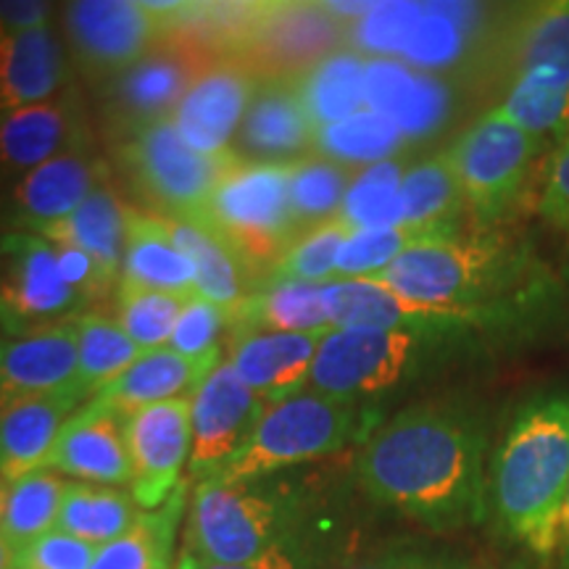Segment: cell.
I'll use <instances>...</instances> for the list:
<instances>
[{
	"label": "cell",
	"instance_id": "obj_52",
	"mask_svg": "<svg viewBox=\"0 0 569 569\" xmlns=\"http://www.w3.org/2000/svg\"><path fill=\"white\" fill-rule=\"evenodd\" d=\"M0 569H17V549L0 536Z\"/></svg>",
	"mask_w": 569,
	"mask_h": 569
},
{
	"label": "cell",
	"instance_id": "obj_36",
	"mask_svg": "<svg viewBox=\"0 0 569 569\" xmlns=\"http://www.w3.org/2000/svg\"><path fill=\"white\" fill-rule=\"evenodd\" d=\"M77 356H80V375L77 386L88 398L117 380L124 369L140 359L142 348L122 330V325L101 311H84L74 317Z\"/></svg>",
	"mask_w": 569,
	"mask_h": 569
},
{
	"label": "cell",
	"instance_id": "obj_19",
	"mask_svg": "<svg viewBox=\"0 0 569 569\" xmlns=\"http://www.w3.org/2000/svg\"><path fill=\"white\" fill-rule=\"evenodd\" d=\"M127 417L90 398L67 419L46 469L80 482L132 486V459L124 432Z\"/></svg>",
	"mask_w": 569,
	"mask_h": 569
},
{
	"label": "cell",
	"instance_id": "obj_20",
	"mask_svg": "<svg viewBox=\"0 0 569 569\" xmlns=\"http://www.w3.org/2000/svg\"><path fill=\"white\" fill-rule=\"evenodd\" d=\"M317 124L298 96L293 80H264L234 134L232 151L246 163H290L315 153Z\"/></svg>",
	"mask_w": 569,
	"mask_h": 569
},
{
	"label": "cell",
	"instance_id": "obj_38",
	"mask_svg": "<svg viewBox=\"0 0 569 569\" xmlns=\"http://www.w3.org/2000/svg\"><path fill=\"white\" fill-rule=\"evenodd\" d=\"M356 169L311 153L290 167V209L298 232L338 222Z\"/></svg>",
	"mask_w": 569,
	"mask_h": 569
},
{
	"label": "cell",
	"instance_id": "obj_44",
	"mask_svg": "<svg viewBox=\"0 0 569 569\" xmlns=\"http://www.w3.org/2000/svg\"><path fill=\"white\" fill-rule=\"evenodd\" d=\"M230 330L232 311L196 293L184 301L167 348L188 359H209L222 353V338Z\"/></svg>",
	"mask_w": 569,
	"mask_h": 569
},
{
	"label": "cell",
	"instance_id": "obj_13",
	"mask_svg": "<svg viewBox=\"0 0 569 569\" xmlns=\"http://www.w3.org/2000/svg\"><path fill=\"white\" fill-rule=\"evenodd\" d=\"M90 301L61 277L51 240L34 232L0 234V332L32 336L84 315Z\"/></svg>",
	"mask_w": 569,
	"mask_h": 569
},
{
	"label": "cell",
	"instance_id": "obj_27",
	"mask_svg": "<svg viewBox=\"0 0 569 569\" xmlns=\"http://www.w3.org/2000/svg\"><path fill=\"white\" fill-rule=\"evenodd\" d=\"M327 284L330 282L269 280L232 311V330L290 332V336L330 332Z\"/></svg>",
	"mask_w": 569,
	"mask_h": 569
},
{
	"label": "cell",
	"instance_id": "obj_7",
	"mask_svg": "<svg viewBox=\"0 0 569 569\" xmlns=\"http://www.w3.org/2000/svg\"><path fill=\"white\" fill-rule=\"evenodd\" d=\"M369 407L340 401L315 390L269 403L253 432L213 480L240 482L272 478L282 469L317 461L343 451L359 432L372 436Z\"/></svg>",
	"mask_w": 569,
	"mask_h": 569
},
{
	"label": "cell",
	"instance_id": "obj_17",
	"mask_svg": "<svg viewBox=\"0 0 569 569\" xmlns=\"http://www.w3.org/2000/svg\"><path fill=\"white\" fill-rule=\"evenodd\" d=\"M90 142L88 117L71 88L46 103L0 111V196L42 163Z\"/></svg>",
	"mask_w": 569,
	"mask_h": 569
},
{
	"label": "cell",
	"instance_id": "obj_49",
	"mask_svg": "<svg viewBox=\"0 0 569 569\" xmlns=\"http://www.w3.org/2000/svg\"><path fill=\"white\" fill-rule=\"evenodd\" d=\"M198 569H319V553L315 549V538L309 530H298L293 536L282 538L259 559L248 565H211V561L196 559Z\"/></svg>",
	"mask_w": 569,
	"mask_h": 569
},
{
	"label": "cell",
	"instance_id": "obj_2",
	"mask_svg": "<svg viewBox=\"0 0 569 569\" xmlns=\"http://www.w3.org/2000/svg\"><path fill=\"white\" fill-rule=\"evenodd\" d=\"M567 486L569 388L538 390L515 409L490 453L488 517L543 569L557 565Z\"/></svg>",
	"mask_w": 569,
	"mask_h": 569
},
{
	"label": "cell",
	"instance_id": "obj_1",
	"mask_svg": "<svg viewBox=\"0 0 569 569\" xmlns=\"http://www.w3.org/2000/svg\"><path fill=\"white\" fill-rule=\"evenodd\" d=\"M493 422L475 398H430L375 427L356 453L353 475L377 507L425 530L459 532L488 519Z\"/></svg>",
	"mask_w": 569,
	"mask_h": 569
},
{
	"label": "cell",
	"instance_id": "obj_43",
	"mask_svg": "<svg viewBox=\"0 0 569 569\" xmlns=\"http://www.w3.org/2000/svg\"><path fill=\"white\" fill-rule=\"evenodd\" d=\"M351 232L353 230H348L343 222H330L298 234L293 246L282 253L280 261H277L269 280L336 282L340 248H343Z\"/></svg>",
	"mask_w": 569,
	"mask_h": 569
},
{
	"label": "cell",
	"instance_id": "obj_15",
	"mask_svg": "<svg viewBox=\"0 0 569 569\" xmlns=\"http://www.w3.org/2000/svg\"><path fill=\"white\" fill-rule=\"evenodd\" d=\"M106 182H111L109 163L96 153L92 142L80 146L11 184L0 196V224L11 227V232L42 234L80 209L92 190Z\"/></svg>",
	"mask_w": 569,
	"mask_h": 569
},
{
	"label": "cell",
	"instance_id": "obj_26",
	"mask_svg": "<svg viewBox=\"0 0 569 569\" xmlns=\"http://www.w3.org/2000/svg\"><path fill=\"white\" fill-rule=\"evenodd\" d=\"M119 282L156 293L196 296L193 261L174 243L159 213L134 206L127 211V246Z\"/></svg>",
	"mask_w": 569,
	"mask_h": 569
},
{
	"label": "cell",
	"instance_id": "obj_5",
	"mask_svg": "<svg viewBox=\"0 0 569 569\" xmlns=\"http://www.w3.org/2000/svg\"><path fill=\"white\" fill-rule=\"evenodd\" d=\"M303 528V496L288 482L203 480L190 498L184 549L211 565H248Z\"/></svg>",
	"mask_w": 569,
	"mask_h": 569
},
{
	"label": "cell",
	"instance_id": "obj_29",
	"mask_svg": "<svg viewBox=\"0 0 569 569\" xmlns=\"http://www.w3.org/2000/svg\"><path fill=\"white\" fill-rule=\"evenodd\" d=\"M501 53L515 77L536 69L569 77V0L525 6L507 27Z\"/></svg>",
	"mask_w": 569,
	"mask_h": 569
},
{
	"label": "cell",
	"instance_id": "obj_35",
	"mask_svg": "<svg viewBox=\"0 0 569 569\" xmlns=\"http://www.w3.org/2000/svg\"><path fill=\"white\" fill-rule=\"evenodd\" d=\"M496 109L536 138L543 142L549 138L557 146L569 138V77L543 69L522 71Z\"/></svg>",
	"mask_w": 569,
	"mask_h": 569
},
{
	"label": "cell",
	"instance_id": "obj_37",
	"mask_svg": "<svg viewBox=\"0 0 569 569\" xmlns=\"http://www.w3.org/2000/svg\"><path fill=\"white\" fill-rule=\"evenodd\" d=\"M67 482L53 469H38L24 478L9 482L6 509L0 517V536L13 549H21L30 540L56 530L61 515Z\"/></svg>",
	"mask_w": 569,
	"mask_h": 569
},
{
	"label": "cell",
	"instance_id": "obj_50",
	"mask_svg": "<svg viewBox=\"0 0 569 569\" xmlns=\"http://www.w3.org/2000/svg\"><path fill=\"white\" fill-rule=\"evenodd\" d=\"M53 13L56 6L42 0H0V38L51 27Z\"/></svg>",
	"mask_w": 569,
	"mask_h": 569
},
{
	"label": "cell",
	"instance_id": "obj_22",
	"mask_svg": "<svg viewBox=\"0 0 569 569\" xmlns=\"http://www.w3.org/2000/svg\"><path fill=\"white\" fill-rule=\"evenodd\" d=\"M322 336L230 330L227 361L264 403H277L309 386Z\"/></svg>",
	"mask_w": 569,
	"mask_h": 569
},
{
	"label": "cell",
	"instance_id": "obj_31",
	"mask_svg": "<svg viewBox=\"0 0 569 569\" xmlns=\"http://www.w3.org/2000/svg\"><path fill=\"white\" fill-rule=\"evenodd\" d=\"M138 509L132 490L69 480L56 528L101 549L138 522Z\"/></svg>",
	"mask_w": 569,
	"mask_h": 569
},
{
	"label": "cell",
	"instance_id": "obj_53",
	"mask_svg": "<svg viewBox=\"0 0 569 569\" xmlns=\"http://www.w3.org/2000/svg\"><path fill=\"white\" fill-rule=\"evenodd\" d=\"M174 569H198L193 553H190L188 549H182V553H180V557H177V561H174Z\"/></svg>",
	"mask_w": 569,
	"mask_h": 569
},
{
	"label": "cell",
	"instance_id": "obj_8",
	"mask_svg": "<svg viewBox=\"0 0 569 569\" xmlns=\"http://www.w3.org/2000/svg\"><path fill=\"white\" fill-rule=\"evenodd\" d=\"M348 27L327 3H248L227 40L224 61L243 63L259 80H296L343 51Z\"/></svg>",
	"mask_w": 569,
	"mask_h": 569
},
{
	"label": "cell",
	"instance_id": "obj_48",
	"mask_svg": "<svg viewBox=\"0 0 569 569\" xmlns=\"http://www.w3.org/2000/svg\"><path fill=\"white\" fill-rule=\"evenodd\" d=\"M53 248L61 277L77 290V293L88 298L90 303L98 301V298H106L111 290H117L119 282L111 280V277L103 272V267L98 264L90 253H84L82 248L67 243H53Z\"/></svg>",
	"mask_w": 569,
	"mask_h": 569
},
{
	"label": "cell",
	"instance_id": "obj_10",
	"mask_svg": "<svg viewBox=\"0 0 569 569\" xmlns=\"http://www.w3.org/2000/svg\"><path fill=\"white\" fill-rule=\"evenodd\" d=\"M117 156L153 213L180 219H193L222 177L240 163L234 151L222 156L193 151L172 119L122 140Z\"/></svg>",
	"mask_w": 569,
	"mask_h": 569
},
{
	"label": "cell",
	"instance_id": "obj_51",
	"mask_svg": "<svg viewBox=\"0 0 569 569\" xmlns=\"http://www.w3.org/2000/svg\"><path fill=\"white\" fill-rule=\"evenodd\" d=\"M553 569H569V486L565 496V509H561V532H559V553Z\"/></svg>",
	"mask_w": 569,
	"mask_h": 569
},
{
	"label": "cell",
	"instance_id": "obj_39",
	"mask_svg": "<svg viewBox=\"0 0 569 569\" xmlns=\"http://www.w3.org/2000/svg\"><path fill=\"white\" fill-rule=\"evenodd\" d=\"M407 169L409 161L396 159V156L369 163L365 169H356L338 222H343L348 230L403 224L401 182Z\"/></svg>",
	"mask_w": 569,
	"mask_h": 569
},
{
	"label": "cell",
	"instance_id": "obj_6",
	"mask_svg": "<svg viewBox=\"0 0 569 569\" xmlns=\"http://www.w3.org/2000/svg\"><path fill=\"white\" fill-rule=\"evenodd\" d=\"M290 167L240 161L193 217L238 256L253 290L272 277L277 261L301 234L290 209Z\"/></svg>",
	"mask_w": 569,
	"mask_h": 569
},
{
	"label": "cell",
	"instance_id": "obj_32",
	"mask_svg": "<svg viewBox=\"0 0 569 569\" xmlns=\"http://www.w3.org/2000/svg\"><path fill=\"white\" fill-rule=\"evenodd\" d=\"M293 82L317 130L343 122L367 106V63L353 51L327 56Z\"/></svg>",
	"mask_w": 569,
	"mask_h": 569
},
{
	"label": "cell",
	"instance_id": "obj_33",
	"mask_svg": "<svg viewBox=\"0 0 569 569\" xmlns=\"http://www.w3.org/2000/svg\"><path fill=\"white\" fill-rule=\"evenodd\" d=\"M184 482L167 503L138 517L122 538L98 549L90 569H172L177 528L182 522Z\"/></svg>",
	"mask_w": 569,
	"mask_h": 569
},
{
	"label": "cell",
	"instance_id": "obj_11",
	"mask_svg": "<svg viewBox=\"0 0 569 569\" xmlns=\"http://www.w3.org/2000/svg\"><path fill=\"white\" fill-rule=\"evenodd\" d=\"M167 34V3L77 0L63 6V40L71 63L101 84L130 71Z\"/></svg>",
	"mask_w": 569,
	"mask_h": 569
},
{
	"label": "cell",
	"instance_id": "obj_14",
	"mask_svg": "<svg viewBox=\"0 0 569 569\" xmlns=\"http://www.w3.org/2000/svg\"><path fill=\"white\" fill-rule=\"evenodd\" d=\"M190 448L188 472L198 482L213 480L243 448L269 403L261 401L240 380L227 359L219 361L190 396Z\"/></svg>",
	"mask_w": 569,
	"mask_h": 569
},
{
	"label": "cell",
	"instance_id": "obj_23",
	"mask_svg": "<svg viewBox=\"0 0 569 569\" xmlns=\"http://www.w3.org/2000/svg\"><path fill=\"white\" fill-rule=\"evenodd\" d=\"M67 40L56 27L0 38V111L46 103L71 88Z\"/></svg>",
	"mask_w": 569,
	"mask_h": 569
},
{
	"label": "cell",
	"instance_id": "obj_18",
	"mask_svg": "<svg viewBox=\"0 0 569 569\" xmlns=\"http://www.w3.org/2000/svg\"><path fill=\"white\" fill-rule=\"evenodd\" d=\"M264 80L238 61H217L184 92L172 124L190 148L206 156L232 151L243 117Z\"/></svg>",
	"mask_w": 569,
	"mask_h": 569
},
{
	"label": "cell",
	"instance_id": "obj_40",
	"mask_svg": "<svg viewBox=\"0 0 569 569\" xmlns=\"http://www.w3.org/2000/svg\"><path fill=\"white\" fill-rule=\"evenodd\" d=\"M459 227H415L393 224L375 230H353L340 248L336 280H369L393 267L403 253L432 238L457 232Z\"/></svg>",
	"mask_w": 569,
	"mask_h": 569
},
{
	"label": "cell",
	"instance_id": "obj_34",
	"mask_svg": "<svg viewBox=\"0 0 569 569\" xmlns=\"http://www.w3.org/2000/svg\"><path fill=\"white\" fill-rule=\"evenodd\" d=\"M401 209L403 224L461 227L467 203L448 151L409 163L401 182Z\"/></svg>",
	"mask_w": 569,
	"mask_h": 569
},
{
	"label": "cell",
	"instance_id": "obj_47",
	"mask_svg": "<svg viewBox=\"0 0 569 569\" xmlns=\"http://www.w3.org/2000/svg\"><path fill=\"white\" fill-rule=\"evenodd\" d=\"M538 213L553 230L569 232V138L553 146L546 163Z\"/></svg>",
	"mask_w": 569,
	"mask_h": 569
},
{
	"label": "cell",
	"instance_id": "obj_3",
	"mask_svg": "<svg viewBox=\"0 0 569 569\" xmlns=\"http://www.w3.org/2000/svg\"><path fill=\"white\" fill-rule=\"evenodd\" d=\"M411 301L486 306L559 288L557 277L525 234L480 224L448 232L403 253L386 272L369 277Z\"/></svg>",
	"mask_w": 569,
	"mask_h": 569
},
{
	"label": "cell",
	"instance_id": "obj_4",
	"mask_svg": "<svg viewBox=\"0 0 569 569\" xmlns=\"http://www.w3.org/2000/svg\"><path fill=\"white\" fill-rule=\"evenodd\" d=\"M522 351L515 340L480 332L440 330H330L319 343L309 390L365 403L407 388L438 372L453 359H472L490 351Z\"/></svg>",
	"mask_w": 569,
	"mask_h": 569
},
{
	"label": "cell",
	"instance_id": "obj_46",
	"mask_svg": "<svg viewBox=\"0 0 569 569\" xmlns=\"http://www.w3.org/2000/svg\"><path fill=\"white\" fill-rule=\"evenodd\" d=\"M96 553L98 546L56 528L17 549V569H90Z\"/></svg>",
	"mask_w": 569,
	"mask_h": 569
},
{
	"label": "cell",
	"instance_id": "obj_45",
	"mask_svg": "<svg viewBox=\"0 0 569 569\" xmlns=\"http://www.w3.org/2000/svg\"><path fill=\"white\" fill-rule=\"evenodd\" d=\"M336 569H469L457 551L425 540H393Z\"/></svg>",
	"mask_w": 569,
	"mask_h": 569
},
{
	"label": "cell",
	"instance_id": "obj_16",
	"mask_svg": "<svg viewBox=\"0 0 569 569\" xmlns=\"http://www.w3.org/2000/svg\"><path fill=\"white\" fill-rule=\"evenodd\" d=\"M190 396L153 403L127 417V448L132 459V496L138 507H163L182 486V469L190 461Z\"/></svg>",
	"mask_w": 569,
	"mask_h": 569
},
{
	"label": "cell",
	"instance_id": "obj_12",
	"mask_svg": "<svg viewBox=\"0 0 569 569\" xmlns=\"http://www.w3.org/2000/svg\"><path fill=\"white\" fill-rule=\"evenodd\" d=\"M217 63L201 46L169 30L159 46L101 90L103 122L117 140L169 122L198 74Z\"/></svg>",
	"mask_w": 569,
	"mask_h": 569
},
{
	"label": "cell",
	"instance_id": "obj_9",
	"mask_svg": "<svg viewBox=\"0 0 569 569\" xmlns=\"http://www.w3.org/2000/svg\"><path fill=\"white\" fill-rule=\"evenodd\" d=\"M467 211L480 224H498L517 203L543 140L490 109L446 148Z\"/></svg>",
	"mask_w": 569,
	"mask_h": 569
},
{
	"label": "cell",
	"instance_id": "obj_25",
	"mask_svg": "<svg viewBox=\"0 0 569 569\" xmlns=\"http://www.w3.org/2000/svg\"><path fill=\"white\" fill-rule=\"evenodd\" d=\"M219 361H222V353L209 356V359H188L169 348H156V351L142 353L130 369H124L117 380L98 390L92 398H98L103 407L130 417L153 403L193 396V390Z\"/></svg>",
	"mask_w": 569,
	"mask_h": 569
},
{
	"label": "cell",
	"instance_id": "obj_30",
	"mask_svg": "<svg viewBox=\"0 0 569 569\" xmlns=\"http://www.w3.org/2000/svg\"><path fill=\"white\" fill-rule=\"evenodd\" d=\"M161 217V213H159ZM169 234L184 256L193 261L196 293L234 311L253 293V282L240 264V259L227 248L217 234H211L193 219L161 217Z\"/></svg>",
	"mask_w": 569,
	"mask_h": 569
},
{
	"label": "cell",
	"instance_id": "obj_21",
	"mask_svg": "<svg viewBox=\"0 0 569 569\" xmlns=\"http://www.w3.org/2000/svg\"><path fill=\"white\" fill-rule=\"evenodd\" d=\"M77 375L74 319L32 336L0 338V411L30 398L80 390Z\"/></svg>",
	"mask_w": 569,
	"mask_h": 569
},
{
	"label": "cell",
	"instance_id": "obj_24",
	"mask_svg": "<svg viewBox=\"0 0 569 569\" xmlns=\"http://www.w3.org/2000/svg\"><path fill=\"white\" fill-rule=\"evenodd\" d=\"M82 403H88L82 390H67L0 411V475L13 482L46 469L61 427Z\"/></svg>",
	"mask_w": 569,
	"mask_h": 569
},
{
	"label": "cell",
	"instance_id": "obj_28",
	"mask_svg": "<svg viewBox=\"0 0 569 569\" xmlns=\"http://www.w3.org/2000/svg\"><path fill=\"white\" fill-rule=\"evenodd\" d=\"M127 211L130 206L119 201L111 182L92 190L80 209L69 213L59 224L48 227L42 238L51 243H67L90 253L111 280H122L124 246H127Z\"/></svg>",
	"mask_w": 569,
	"mask_h": 569
},
{
	"label": "cell",
	"instance_id": "obj_41",
	"mask_svg": "<svg viewBox=\"0 0 569 569\" xmlns=\"http://www.w3.org/2000/svg\"><path fill=\"white\" fill-rule=\"evenodd\" d=\"M401 138L403 134L388 117L377 111H359L343 122L319 127L315 153L348 169H365L369 163L393 159Z\"/></svg>",
	"mask_w": 569,
	"mask_h": 569
},
{
	"label": "cell",
	"instance_id": "obj_42",
	"mask_svg": "<svg viewBox=\"0 0 569 569\" xmlns=\"http://www.w3.org/2000/svg\"><path fill=\"white\" fill-rule=\"evenodd\" d=\"M117 319L122 330L138 343L142 351H156V348H167L172 338L177 319L184 301L190 296H172V293H156V290L132 288V284H117Z\"/></svg>",
	"mask_w": 569,
	"mask_h": 569
},
{
	"label": "cell",
	"instance_id": "obj_54",
	"mask_svg": "<svg viewBox=\"0 0 569 569\" xmlns=\"http://www.w3.org/2000/svg\"><path fill=\"white\" fill-rule=\"evenodd\" d=\"M6 496H9V480L0 475V517H3V509H6Z\"/></svg>",
	"mask_w": 569,
	"mask_h": 569
}]
</instances>
